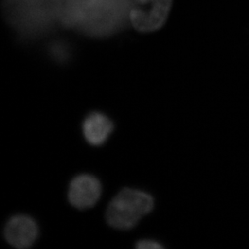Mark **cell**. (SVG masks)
I'll use <instances>...</instances> for the list:
<instances>
[{
	"instance_id": "obj_1",
	"label": "cell",
	"mask_w": 249,
	"mask_h": 249,
	"mask_svg": "<svg viewBox=\"0 0 249 249\" xmlns=\"http://www.w3.org/2000/svg\"><path fill=\"white\" fill-rule=\"evenodd\" d=\"M153 207L154 201L150 195L133 189H124L110 202L107 221L112 228L129 230L152 212Z\"/></svg>"
},
{
	"instance_id": "obj_2",
	"label": "cell",
	"mask_w": 249,
	"mask_h": 249,
	"mask_svg": "<svg viewBox=\"0 0 249 249\" xmlns=\"http://www.w3.org/2000/svg\"><path fill=\"white\" fill-rule=\"evenodd\" d=\"M124 3L125 0H73L67 17L89 30H109L121 19Z\"/></svg>"
},
{
	"instance_id": "obj_3",
	"label": "cell",
	"mask_w": 249,
	"mask_h": 249,
	"mask_svg": "<svg viewBox=\"0 0 249 249\" xmlns=\"http://www.w3.org/2000/svg\"><path fill=\"white\" fill-rule=\"evenodd\" d=\"M171 7L172 0H132L130 19L137 30H158L165 24Z\"/></svg>"
},
{
	"instance_id": "obj_4",
	"label": "cell",
	"mask_w": 249,
	"mask_h": 249,
	"mask_svg": "<svg viewBox=\"0 0 249 249\" xmlns=\"http://www.w3.org/2000/svg\"><path fill=\"white\" fill-rule=\"evenodd\" d=\"M101 193V183L99 179L89 174H81L71 181L68 199L73 207L78 209H87L96 204Z\"/></svg>"
},
{
	"instance_id": "obj_5",
	"label": "cell",
	"mask_w": 249,
	"mask_h": 249,
	"mask_svg": "<svg viewBox=\"0 0 249 249\" xmlns=\"http://www.w3.org/2000/svg\"><path fill=\"white\" fill-rule=\"evenodd\" d=\"M39 229L35 220L24 214L16 215L7 222L4 235L7 242L17 249H27L37 239Z\"/></svg>"
},
{
	"instance_id": "obj_6",
	"label": "cell",
	"mask_w": 249,
	"mask_h": 249,
	"mask_svg": "<svg viewBox=\"0 0 249 249\" xmlns=\"http://www.w3.org/2000/svg\"><path fill=\"white\" fill-rule=\"evenodd\" d=\"M112 122L107 116L99 112L89 114L83 122V134L87 142L100 146L106 142L112 132Z\"/></svg>"
},
{
	"instance_id": "obj_7",
	"label": "cell",
	"mask_w": 249,
	"mask_h": 249,
	"mask_svg": "<svg viewBox=\"0 0 249 249\" xmlns=\"http://www.w3.org/2000/svg\"><path fill=\"white\" fill-rule=\"evenodd\" d=\"M137 248L139 249H163V246L155 240H142L137 242Z\"/></svg>"
}]
</instances>
